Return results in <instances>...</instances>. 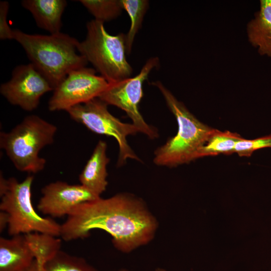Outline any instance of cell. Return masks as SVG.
<instances>
[{
    "instance_id": "6da1fadb",
    "label": "cell",
    "mask_w": 271,
    "mask_h": 271,
    "mask_svg": "<svg viewBox=\"0 0 271 271\" xmlns=\"http://www.w3.org/2000/svg\"><path fill=\"white\" fill-rule=\"evenodd\" d=\"M158 226L142 199L120 193L76 206L61 225L60 236L68 241L85 238L93 229H101L112 236L115 248L128 253L149 243Z\"/></svg>"
},
{
    "instance_id": "7a4b0ae2",
    "label": "cell",
    "mask_w": 271,
    "mask_h": 271,
    "mask_svg": "<svg viewBox=\"0 0 271 271\" xmlns=\"http://www.w3.org/2000/svg\"><path fill=\"white\" fill-rule=\"evenodd\" d=\"M13 38L53 90L70 72L88 63L78 51L79 41L67 34H30L15 29Z\"/></svg>"
},
{
    "instance_id": "3957f363",
    "label": "cell",
    "mask_w": 271,
    "mask_h": 271,
    "mask_svg": "<svg viewBox=\"0 0 271 271\" xmlns=\"http://www.w3.org/2000/svg\"><path fill=\"white\" fill-rule=\"evenodd\" d=\"M152 84L161 92L178 125L177 134L155 151L154 163L173 167L196 160L197 151L212 128L198 120L161 82Z\"/></svg>"
},
{
    "instance_id": "277c9868",
    "label": "cell",
    "mask_w": 271,
    "mask_h": 271,
    "mask_svg": "<svg viewBox=\"0 0 271 271\" xmlns=\"http://www.w3.org/2000/svg\"><path fill=\"white\" fill-rule=\"evenodd\" d=\"M57 126L39 116L31 114L8 132H0V147L19 171L37 173L46 164L40 151L52 144Z\"/></svg>"
},
{
    "instance_id": "5b68a950",
    "label": "cell",
    "mask_w": 271,
    "mask_h": 271,
    "mask_svg": "<svg viewBox=\"0 0 271 271\" xmlns=\"http://www.w3.org/2000/svg\"><path fill=\"white\" fill-rule=\"evenodd\" d=\"M34 176L28 175L22 182L14 177L0 175V209L8 217V233L12 236L39 232L60 235L61 225L53 219L43 217L35 211L32 202Z\"/></svg>"
},
{
    "instance_id": "8992f818",
    "label": "cell",
    "mask_w": 271,
    "mask_h": 271,
    "mask_svg": "<svg viewBox=\"0 0 271 271\" xmlns=\"http://www.w3.org/2000/svg\"><path fill=\"white\" fill-rule=\"evenodd\" d=\"M86 30L78 51L95 71L109 83L130 77L132 68L126 58V34L111 35L104 23L94 19L87 23Z\"/></svg>"
},
{
    "instance_id": "52a82bcc",
    "label": "cell",
    "mask_w": 271,
    "mask_h": 271,
    "mask_svg": "<svg viewBox=\"0 0 271 271\" xmlns=\"http://www.w3.org/2000/svg\"><path fill=\"white\" fill-rule=\"evenodd\" d=\"M107 106L97 97L73 106L66 112L72 119L91 131L112 137L116 140L119 147L118 166L123 165L128 159L141 161L127 141L128 136L140 132L139 129L133 123H123L114 116Z\"/></svg>"
},
{
    "instance_id": "ba28073f",
    "label": "cell",
    "mask_w": 271,
    "mask_h": 271,
    "mask_svg": "<svg viewBox=\"0 0 271 271\" xmlns=\"http://www.w3.org/2000/svg\"><path fill=\"white\" fill-rule=\"evenodd\" d=\"M159 63L157 57L149 59L137 75L108 83L106 88L98 97L108 105L115 106L125 111L140 132L151 139L158 138L159 134L154 127L145 121L139 111V105L143 96V83Z\"/></svg>"
},
{
    "instance_id": "9c48e42d",
    "label": "cell",
    "mask_w": 271,
    "mask_h": 271,
    "mask_svg": "<svg viewBox=\"0 0 271 271\" xmlns=\"http://www.w3.org/2000/svg\"><path fill=\"white\" fill-rule=\"evenodd\" d=\"M108 82L96 74L95 69L85 67L70 72L53 90L48 102L51 111L65 110L97 98Z\"/></svg>"
},
{
    "instance_id": "30bf717a",
    "label": "cell",
    "mask_w": 271,
    "mask_h": 271,
    "mask_svg": "<svg viewBox=\"0 0 271 271\" xmlns=\"http://www.w3.org/2000/svg\"><path fill=\"white\" fill-rule=\"evenodd\" d=\"M51 91L48 81L30 63L16 66L11 79L0 86L1 94L10 103L27 111L36 109L41 97Z\"/></svg>"
},
{
    "instance_id": "8fae6325",
    "label": "cell",
    "mask_w": 271,
    "mask_h": 271,
    "mask_svg": "<svg viewBox=\"0 0 271 271\" xmlns=\"http://www.w3.org/2000/svg\"><path fill=\"white\" fill-rule=\"evenodd\" d=\"M41 193L37 208L43 214L52 217L68 216L79 204L100 197L81 184H70L61 181L45 185Z\"/></svg>"
},
{
    "instance_id": "7c38bea8",
    "label": "cell",
    "mask_w": 271,
    "mask_h": 271,
    "mask_svg": "<svg viewBox=\"0 0 271 271\" xmlns=\"http://www.w3.org/2000/svg\"><path fill=\"white\" fill-rule=\"evenodd\" d=\"M107 144L99 141L79 176L80 184L100 197L107 187V165L109 158L106 155Z\"/></svg>"
},
{
    "instance_id": "4fadbf2b",
    "label": "cell",
    "mask_w": 271,
    "mask_h": 271,
    "mask_svg": "<svg viewBox=\"0 0 271 271\" xmlns=\"http://www.w3.org/2000/svg\"><path fill=\"white\" fill-rule=\"evenodd\" d=\"M35 260L25 234L0 238V271H26Z\"/></svg>"
},
{
    "instance_id": "5bb4252c",
    "label": "cell",
    "mask_w": 271,
    "mask_h": 271,
    "mask_svg": "<svg viewBox=\"0 0 271 271\" xmlns=\"http://www.w3.org/2000/svg\"><path fill=\"white\" fill-rule=\"evenodd\" d=\"M22 6L29 11L38 27L50 34L61 32L65 0H23Z\"/></svg>"
},
{
    "instance_id": "9a60e30c",
    "label": "cell",
    "mask_w": 271,
    "mask_h": 271,
    "mask_svg": "<svg viewBox=\"0 0 271 271\" xmlns=\"http://www.w3.org/2000/svg\"><path fill=\"white\" fill-rule=\"evenodd\" d=\"M248 40L260 55L271 58V0L260 1V8L247 26Z\"/></svg>"
},
{
    "instance_id": "2e32d148",
    "label": "cell",
    "mask_w": 271,
    "mask_h": 271,
    "mask_svg": "<svg viewBox=\"0 0 271 271\" xmlns=\"http://www.w3.org/2000/svg\"><path fill=\"white\" fill-rule=\"evenodd\" d=\"M242 138L236 132L212 128L205 142L197 151L196 159L219 154L231 155L234 153L236 144Z\"/></svg>"
},
{
    "instance_id": "e0dca14e",
    "label": "cell",
    "mask_w": 271,
    "mask_h": 271,
    "mask_svg": "<svg viewBox=\"0 0 271 271\" xmlns=\"http://www.w3.org/2000/svg\"><path fill=\"white\" fill-rule=\"evenodd\" d=\"M27 243L41 270L44 264L60 250L61 241L56 236L39 232L25 234Z\"/></svg>"
},
{
    "instance_id": "ac0fdd59",
    "label": "cell",
    "mask_w": 271,
    "mask_h": 271,
    "mask_svg": "<svg viewBox=\"0 0 271 271\" xmlns=\"http://www.w3.org/2000/svg\"><path fill=\"white\" fill-rule=\"evenodd\" d=\"M123 9L128 14L130 21L129 29L126 34V54H129L135 36L142 26L145 15L149 8L147 0H120Z\"/></svg>"
},
{
    "instance_id": "d6986e66",
    "label": "cell",
    "mask_w": 271,
    "mask_h": 271,
    "mask_svg": "<svg viewBox=\"0 0 271 271\" xmlns=\"http://www.w3.org/2000/svg\"><path fill=\"white\" fill-rule=\"evenodd\" d=\"M42 271H97L83 258L60 250L43 266ZM119 271H129L122 268Z\"/></svg>"
},
{
    "instance_id": "ffe728a7",
    "label": "cell",
    "mask_w": 271,
    "mask_h": 271,
    "mask_svg": "<svg viewBox=\"0 0 271 271\" xmlns=\"http://www.w3.org/2000/svg\"><path fill=\"white\" fill-rule=\"evenodd\" d=\"M80 2L95 18L104 23L117 18L123 10L120 0H80Z\"/></svg>"
},
{
    "instance_id": "44dd1931",
    "label": "cell",
    "mask_w": 271,
    "mask_h": 271,
    "mask_svg": "<svg viewBox=\"0 0 271 271\" xmlns=\"http://www.w3.org/2000/svg\"><path fill=\"white\" fill-rule=\"evenodd\" d=\"M271 148V133L252 140L242 138L236 145L234 153L240 157H249L255 151Z\"/></svg>"
},
{
    "instance_id": "7402d4cb",
    "label": "cell",
    "mask_w": 271,
    "mask_h": 271,
    "mask_svg": "<svg viewBox=\"0 0 271 271\" xmlns=\"http://www.w3.org/2000/svg\"><path fill=\"white\" fill-rule=\"evenodd\" d=\"M9 6L7 1L0 2V39L2 40L14 39L13 30L10 27L7 22Z\"/></svg>"
},
{
    "instance_id": "603a6c76",
    "label": "cell",
    "mask_w": 271,
    "mask_h": 271,
    "mask_svg": "<svg viewBox=\"0 0 271 271\" xmlns=\"http://www.w3.org/2000/svg\"><path fill=\"white\" fill-rule=\"evenodd\" d=\"M8 225V217L7 213L1 211L0 212V230L3 231L6 226Z\"/></svg>"
},
{
    "instance_id": "cb8c5ba5",
    "label": "cell",
    "mask_w": 271,
    "mask_h": 271,
    "mask_svg": "<svg viewBox=\"0 0 271 271\" xmlns=\"http://www.w3.org/2000/svg\"><path fill=\"white\" fill-rule=\"evenodd\" d=\"M26 271H42L36 260L32 265Z\"/></svg>"
},
{
    "instance_id": "d4e9b609",
    "label": "cell",
    "mask_w": 271,
    "mask_h": 271,
    "mask_svg": "<svg viewBox=\"0 0 271 271\" xmlns=\"http://www.w3.org/2000/svg\"><path fill=\"white\" fill-rule=\"evenodd\" d=\"M156 271H166V270L164 268L159 267L156 269Z\"/></svg>"
}]
</instances>
